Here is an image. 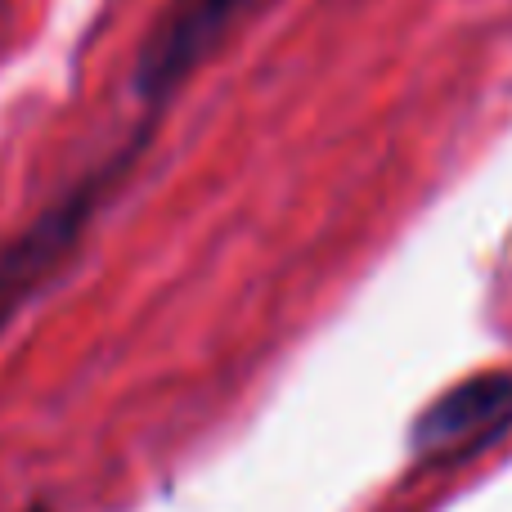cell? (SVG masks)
Returning <instances> with one entry per match:
<instances>
[{"label": "cell", "instance_id": "4", "mask_svg": "<svg viewBox=\"0 0 512 512\" xmlns=\"http://www.w3.org/2000/svg\"><path fill=\"white\" fill-rule=\"evenodd\" d=\"M27 512H50V508H41V504H36V508H27Z\"/></svg>", "mask_w": 512, "mask_h": 512}, {"label": "cell", "instance_id": "2", "mask_svg": "<svg viewBox=\"0 0 512 512\" xmlns=\"http://www.w3.org/2000/svg\"><path fill=\"white\" fill-rule=\"evenodd\" d=\"M265 5L270 0H167L131 59V95L140 113L167 117V108L239 41Z\"/></svg>", "mask_w": 512, "mask_h": 512}, {"label": "cell", "instance_id": "1", "mask_svg": "<svg viewBox=\"0 0 512 512\" xmlns=\"http://www.w3.org/2000/svg\"><path fill=\"white\" fill-rule=\"evenodd\" d=\"M162 117L140 113V122L104 149L90 167H81L50 203L32 212V221L0 243V337L36 306L59 279L81 261L95 225L108 216V207L126 194L135 180L140 162L149 158L153 135H158Z\"/></svg>", "mask_w": 512, "mask_h": 512}, {"label": "cell", "instance_id": "3", "mask_svg": "<svg viewBox=\"0 0 512 512\" xmlns=\"http://www.w3.org/2000/svg\"><path fill=\"white\" fill-rule=\"evenodd\" d=\"M512 427V369L468 373L436 400L409 427V450L427 463H454L486 450Z\"/></svg>", "mask_w": 512, "mask_h": 512}]
</instances>
